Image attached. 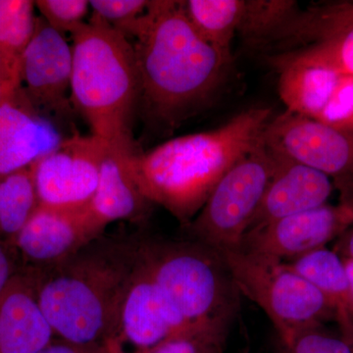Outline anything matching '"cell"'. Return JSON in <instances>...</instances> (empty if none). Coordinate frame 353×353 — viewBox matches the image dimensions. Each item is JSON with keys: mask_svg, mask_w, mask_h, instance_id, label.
<instances>
[{"mask_svg": "<svg viewBox=\"0 0 353 353\" xmlns=\"http://www.w3.org/2000/svg\"><path fill=\"white\" fill-rule=\"evenodd\" d=\"M334 250L343 259L353 260V226L336 241Z\"/></svg>", "mask_w": 353, "mask_h": 353, "instance_id": "d6a6232c", "label": "cell"}, {"mask_svg": "<svg viewBox=\"0 0 353 353\" xmlns=\"http://www.w3.org/2000/svg\"><path fill=\"white\" fill-rule=\"evenodd\" d=\"M63 139L54 123L32 108L20 88L0 103V176L36 163Z\"/></svg>", "mask_w": 353, "mask_h": 353, "instance_id": "2e32d148", "label": "cell"}, {"mask_svg": "<svg viewBox=\"0 0 353 353\" xmlns=\"http://www.w3.org/2000/svg\"><path fill=\"white\" fill-rule=\"evenodd\" d=\"M34 4L44 22L62 34H72L85 24L90 7L87 0H38Z\"/></svg>", "mask_w": 353, "mask_h": 353, "instance_id": "83f0119b", "label": "cell"}, {"mask_svg": "<svg viewBox=\"0 0 353 353\" xmlns=\"http://www.w3.org/2000/svg\"><path fill=\"white\" fill-rule=\"evenodd\" d=\"M274 169L271 152L259 145L221 179L187 225L194 241L218 252L241 248Z\"/></svg>", "mask_w": 353, "mask_h": 353, "instance_id": "52a82bcc", "label": "cell"}, {"mask_svg": "<svg viewBox=\"0 0 353 353\" xmlns=\"http://www.w3.org/2000/svg\"><path fill=\"white\" fill-rule=\"evenodd\" d=\"M279 343V353H352L341 332L330 331L325 324L301 330Z\"/></svg>", "mask_w": 353, "mask_h": 353, "instance_id": "4316f807", "label": "cell"}, {"mask_svg": "<svg viewBox=\"0 0 353 353\" xmlns=\"http://www.w3.org/2000/svg\"><path fill=\"white\" fill-rule=\"evenodd\" d=\"M271 154L273 173L248 232L287 216L325 205L334 190L329 176L282 155Z\"/></svg>", "mask_w": 353, "mask_h": 353, "instance_id": "9a60e30c", "label": "cell"}, {"mask_svg": "<svg viewBox=\"0 0 353 353\" xmlns=\"http://www.w3.org/2000/svg\"><path fill=\"white\" fill-rule=\"evenodd\" d=\"M266 59L276 71L301 65L353 79V26L323 34L289 50L272 53Z\"/></svg>", "mask_w": 353, "mask_h": 353, "instance_id": "ffe728a7", "label": "cell"}, {"mask_svg": "<svg viewBox=\"0 0 353 353\" xmlns=\"http://www.w3.org/2000/svg\"><path fill=\"white\" fill-rule=\"evenodd\" d=\"M285 263L314 285L333 304L340 331L352 326V288L343 259L334 248H320Z\"/></svg>", "mask_w": 353, "mask_h": 353, "instance_id": "d6986e66", "label": "cell"}, {"mask_svg": "<svg viewBox=\"0 0 353 353\" xmlns=\"http://www.w3.org/2000/svg\"><path fill=\"white\" fill-rule=\"evenodd\" d=\"M34 8L32 0H0V54L15 68L36 32Z\"/></svg>", "mask_w": 353, "mask_h": 353, "instance_id": "d4e9b609", "label": "cell"}, {"mask_svg": "<svg viewBox=\"0 0 353 353\" xmlns=\"http://www.w3.org/2000/svg\"><path fill=\"white\" fill-rule=\"evenodd\" d=\"M189 324L157 284L139 252L138 264L121 305L115 343L120 347L132 345L134 353L145 352Z\"/></svg>", "mask_w": 353, "mask_h": 353, "instance_id": "5bb4252c", "label": "cell"}, {"mask_svg": "<svg viewBox=\"0 0 353 353\" xmlns=\"http://www.w3.org/2000/svg\"><path fill=\"white\" fill-rule=\"evenodd\" d=\"M234 317L190 323L159 345L139 353H224Z\"/></svg>", "mask_w": 353, "mask_h": 353, "instance_id": "cb8c5ba5", "label": "cell"}, {"mask_svg": "<svg viewBox=\"0 0 353 353\" xmlns=\"http://www.w3.org/2000/svg\"><path fill=\"white\" fill-rule=\"evenodd\" d=\"M72 70V46L64 34L38 20L36 32L20 61L21 88L37 112L50 119L52 113L68 108Z\"/></svg>", "mask_w": 353, "mask_h": 353, "instance_id": "8fae6325", "label": "cell"}, {"mask_svg": "<svg viewBox=\"0 0 353 353\" xmlns=\"http://www.w3.org/2000/svg\"><path fill=\"white\" fill-rule=\"evenodd\" d=\"M239 292L268 316L279 340L336 320V312L314 285L282 260L239 250L219 252Z\"/></svg>", "mask_w": 353, "mask_h": 353, "instance_id": "8992f818", "label": "cell"}, {"mask_svg": "<svg viewBox=\"0 0 353 353\" xmlns=\"http://www.w3.org/2000/svg\"><path fill=\"white\" fill-rule=\"evenodd\" d=\"M271 117V109L250 108L217 129L134 153L132 169L141 192L187 226L221 179L259 145Z\"/></svg>", "mask_w": 353, "mask_h": 353, "instance_id": "3957f363", "label": "cell"}, {"mask_svg": "<svg viewBox=\"0 0 353 353\" xmlns=\"http://www.w3.org/2000/svg\"><path fill=\"white\" fill-rule=\"evenodd\" d=\"M72 39V101L92 134L113 148L137 152L132 124L139 81L131 41L94 17L78 28Z\"/></svg>", "mask_w": 353, "mask_h": 353, "instance_id": "277c9868", "label": "cell"}, {"mask_svg": "<svg viewBox=\"0 0 353 353\" xmlns=\"http://www.w3.org/2000/svg\"><path fill=\"white\" fill-rule=\"evenodd\" d=\"M299 10L292 0H245L238 34L252 48L265 50Z\"/></svg>", "mask_w": 353, "mask_h": 353, "instance_id": "603a6c76", "label": "cell"}, {"mask_svg": "<svg viewBox=\"0 0 353 353\" xmlns=\"http://www.w3.org/2000/svg\"><path fill=\"white\" fill-rule=\"evenodd\" d=\"M54 338L31 270L17 272L0 297V353H38Z\"/></svg>", "mask_w": 353, "mask_h": 353, "instance_id": "e0dca14e", "label": "cell"}, {"mask_svg": "<svg viewBox=\"0 0 353 353\" xmlns=\"http://www.w3.org/2000/svg\"><path fill=\"white\" fill-rule=\"evenodd\" d=\"M341 192V201L350 204L353 208V174L345 180L336 183Z\"/></svg>", "mask_w": 353, "mask_h": 353, "instance_id": "836d02e7", "label": "cell"}, {"mask_svg": "<svg viewBox=\"0 0 353 353\" xmlns=\"http://www.w3.org/2000/svg\"><path fill=\"white\" fill-rule=\"evenodd\" d=\"M245 0H188L183 1L188 19L197 32L232 60V43L238 34Z\"/></svg>", "mask_w": 353, "mask_h": 353, "instance_id": "44dd1931", "label": "cell"}, {"mask_svg": "<svg viewBox=\"0 0 353 353\" xmlns=\"http://www.w3.org/2000/svg\"><path fill=\"white\" fill-rule=\"evenodd\" d=\"M38 353H112L111 345H82L69 343L55 336L50 343Z\"/></svg>", "mask_w": 353, "mask_h": 353, "instance_id": "f546056e", "label": "cell"}, {"mask_svg": "<svg viewBox=\"0 0 353 353\" xmlns=\"http://www.w3.org/2000/svg\"><path fill=\"white\" fill-rule=\"evenodd\" d=\"M353 26V1L336 2L299 10L287 28L288 38L303 43Z\"/></svg>", "mask_w": 353, "mask_h": 353, "instance_id": "484cf974", "label": "cell"}, {"mask_svg": "<svg viewBox=\"0 0 353 353\" xmlns=\"http://www.w3.org/2000/svg\"><path fill=\"white\" fill-rule=\"evenodd\" d=\"M134 153L109 146L102 160L97 190L87 205L88 214L102 230L116 221L141 220L152 206L132 172Z\"/></svg>", "mask_w": 353, "mask_h": 353, "instance_id": "ac0fdd59", "label": "cell"}, {"mask_svg": "<svg viewBox=\"0 0 353 353\" xmlns=\"http://www.w3.org/2000/svg\"><path fill=\"white\" fill-rule=\"evenodd\" d=\"M87 206L61 209L39 206L13 239L14 245L30 268L43 269L59 263L103 234Z\"/></svg>", "mask_w": 353, "mask_h": 353, "instance_id": "4fadbf2b", "label": "cell"}, {"mask_svg": "<svg viewBox=\"0 0 353 353\" xmlns=\"http://www.w3.org/2000/svg\"><path fill=\"white\" fill-rule=\"evenodd\" d=\"M6 70L7 71L19 72L20 73L19 68H15V67L11 66V65L4 59V57L0 54V71H6Z\"/></svg>", "mask_w": 353, "mask_h": 353, "instance_id": "d590c367", "label": "cell"}, {"mask_svg": "<svg viewBox=\"0 0 353 353\" xmlns=\"http://www.w3.org/2000/svg\"><path fill=\"white\" fill-rule=\"evenodd\" d=\"M277 72L279 94L288 111L353 132V79L301 65Z\"/></svg>", "mask_w": 353, "mask_h": 353, "instance_id": "7c38bea8", "label": "cell"}, {"mask_svg": "<svg viewBox=\"0 0 353 353\" xmlns=\"http://www.w3.org/2000/svg\"><path fill=\"white\" fill-rule=\"evenodd\" d=\"M121 32L132 39L139 101L152 117L171 127L213 97L231 64L194 29L183 1L153 0Z\"/></svg>", "mask_w": 353, "mask_h": 353, "instance_id": "6da1fadb", "label": "cell"}, {"mask_svg": "<svg viewBox=\"0 0 353 353\" xmlns=\"http://www.w3.org/2000/svg\"><path fill=\"white\" fill-rule=\"evenodd\" d=\"M21 88L20 73L0 71V103L15 94Z\"/></svg>", "mask_w": 353, "mask_h": 353, "instance_id": "1f68e13d", "label": "cell"}, {"mask_svg": "<svg viewBox=\"0 0 353 353\" xmlns=\"http://www.w3.org/2000/svg\"><path fill=\"white\" fill-rule=\"evenodd\" d=\"M262 141L271 152L321 172L336 183L353 174V132L285 110L271 118Z\"/></svg>", "mask_w": 353, "mask_h": 353, "instance_id": "9c48e42d", "label": "cell"}, {"mask_svg": "<svg viewBox=\"0 0 353 353\" xmlns=\"http://www.w3.org/2000/svg\"><path fill=\"white\" fill-rule=\"evenodd\" d=\"M139 240L102 236L69 259L30 268L37 299L58 339L104 347L117 341L121 305L139 261Z\"/></svg>", "mask_w": 353, "mask_h": 353, "instance_id": "7a4b0ae2", "label": "cell"}, {"mask_svg": "<svg viewBox=\"0 0 353 353\" xmlns=\"http://www.w3.org/2000/svg\"><path fill=\"white\" fill-rule=\"evenodd\" d=\"M139 256L188 323L236 315L239 290L219 252L197 241L141 240Z\"/></svg>", "mask_w": 353, "mask_h": 353, "instance_id": "5b68a950", "label": "cell"}, {"mask_svg": "<svg viewBox=\"0 0 353 353\" xmlns=\"http://www.w3.org/2000/svg\"><path fill=\"white\" fill-rule=\"evenodd\" d=\"M16 273L17 272L14 269L10 255L8 254L6 246L0 243V297L6 292Z\"/></svg>", "mask_w": 353, "mask_h": 353, "instance_id": "4dcf8cb0", "label": "cell"}, {"mask_svg": "<svg viewBox=\"0 0 353 353\" xmlns=\"http://www.w3.org/2000/svg\"><path fill=\"white\" fill-rule=\"evenodd\" d=\"M343 262H345V269H347L348 279H350V288H352L353 294V260L343 259Z\"/></svg>", "mask_w": 353, "mask_h": 353, "instance_id": "e575fe53", "label": "cell"}, {"mask_svg": "<svg viewBox=\"0 0 353 353\" xmlns=\"http://www.w3.org/2000/svg\"><path fill=\"white\" fill-rule=\"evenodd\" d=\"M109 145L94 134H76L34 163L41 205L61 209L85 208L99 183Z\"/></svg>", "mask_w": 353, "mask_h": 353, "instance_id": "ba28073f", "label": "cell"}, {"mask_svg": "<svg viewBox=\"0 0 353 353\" xmlns=\"http://www.w3.org/2000/svg\"><path fill=\"white\" fill-rule=\"evenodd\" d=\"M341 334L347 339L348 343H350V347L353 353V325L350 328L345 329V331H340Z\"/></svg>", "mask_w": 353, "mask_h": 353, "instance_id": "8d00e7d4", "label": "cell"}, {"mask_svg": "<svg viewBox=\"0 0 353 353\" xmlns=\"http://www.w3.org/2000/svg\"><path fill=\"white\" fill-rule=\"evenodd\" d=\"M111 350H112V353H127L125 352L124 350L121 348L120 345L118 343H110Z\"/></svg>", "mask_w": 353, "mask_h": 353, "instance_id": "74e56055", "label": "cell"}, {"mask_svg": "<svg viewBox=\"0 0 353 353\" xmlns=\"http://www.w3.org/2000/svg\"><path fill=\"white\" fill-rule=\"evenodd\" d=\"M352 226V205L327 203L248 232L241 248L288 262L327 248Z\"/></svg>", "mask_w": 353, "mask_h": 353, "instance_id": "30bf717a", "label": "cell"}, {"mask_svg": "<svg viewBox=\"0 0 353 353\" xmlns=\"http://www.w3.org/2000/svg\"><path fill=\"white\" fill-rule=\"evenodd\" d=\"M148 0H92L90 6L97 18L122 31L128 25L139 19L148 10Z\"/></svg>", "mask_w": 353, "mask_h": 353, "instance_id": "f1b7e54d", "label": "cell"}, {"mask_svg": "<svg viewBox=\"0 0 353 353\" xmlns=\"http://www.w3.org/2000/svg\"><path fill=\"white\" fill-rule=\"evenodd\" d=\"M39 206L34 163L0 176V233L13 240Z\"/></svg>", "mask_w": 353, "mask_h": 353, "instance_id": "7402d4cb", "label": "cell"}]
</instances>
